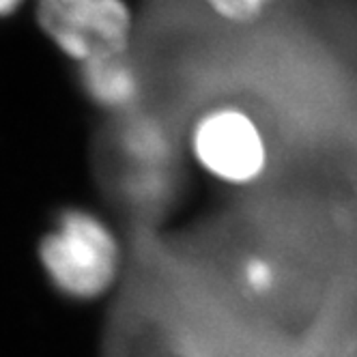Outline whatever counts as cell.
I'll list each match as a JSON object with an SVG mask.
<instances>
[{"mask_svg": "<svg viewBox=\"0 0 357 357\" xmlns=\"http://www.w3.org/2000/svg\"><path fill=\"white\" fill-rule=\"evenodd\" d=\"M192 144L202 168L228 183L254 181L267 166L261 127L239 108H220L202 116Z\"/></svg>", "mask_w": 357, "mask_h": 357, "instance_id": "cell-3", "label": "cell"}, {"mask_svg": "<svg viewBox=\"0 0 357 357\" xmlns=\"http://www.w3.org/2000/svg\"><path fill=\"white\" fill-rule=\"evenodd\" d=\"M275 0H205V5L231 24H252L261 20Z\"/></svg>", "mask_w": 357, "mask_h": 357, "instance_id": "cell-5", "label": "cell"}, {"mask_svg": "<svg viewBox=\"0 0 357 357\" xmlns=\"http://www.w3.org/2000/svg\"><path fill=\"white\" fill-rule=\"evenodd\" d=\"M80 78L86 95L108 108H123L140 95V78L127 54L82 63Z\"/></svg>", "mask_w": 357, "mask_h": 357, "instance_id": "cell-4", "label": "cell"}, {"mask_svg": "<svg viewBox=\"0 0 357 357\" xmlns=\"http://www.w3.org/2000/svg\"><path fill=\"white\" fill-rule=\"evenodd\" d=\"M22 3L24 0H0V17H7V15L15 13Z\"/></svg>", "mask_w": 357, "mask_h": 357, "instance_id": "cell-7", "label": "cell"}, {"mask_svg": "<svg viewBox=\"0 0 357 357\" xmlns=\"http://www.w3.org/2000/svg\"><path fill=\"white\" fill-rule=\"evenodd\" d=\"M245 282L254 291H267L271 287V282H273V273H271V269L265 263L254 261L245 269Z\"/></svg>", "mask_w": 357, "mask_h": 357, "instance_id": "cell-6", "label": "cell"}, {"mask_svg": "<svg viewBox=\"0 0 357 357\" xmlns=\"http://www.w3.org/2000/svg\"><path fill=\"white\" fill-rule=\"evenodd\" d=\"M35 15L47 39L80 65L130 50L134 20L125 0H35Z\"/></svg>", "mask_w": 357, "mask_h": 357, "instance_id": "cell-2", "label": "cell"}, {"mask_svg": "<svg viewBox=\"0 0 357 357\" xmlns=\"http://www.w3.org/2000/svg\"><path fill=\"white\" fill-rule=\"evenodd\" d=\"M41 263L69 297L91 299L104 293L119 271V243L110 228L89 211H65L39 248Z\"/></svg>", "mask_w": 357, "mask_h": 357, "instance_id": "cell-1", "label": "cell"}]
</instances>
